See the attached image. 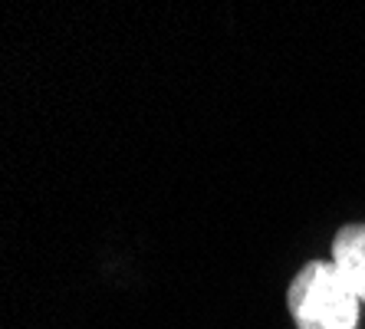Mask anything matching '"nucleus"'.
<instances>
[{"instance_id":"obj_2","label":"nucleus","mask_w":365,"mask_h":329,"mask_svg":"<svg viewBox=\"0 0 365 329\" xmlns=\"http://www.w3.org/2000/svg\"><path fill=\"white\" fill-rule=\"evenodd\" d=\"M332 263L342 273L352 293L365 303V221L362 224H349L332 241Z\"/></svg>"},{"instance_id":"obj_1","label":"nucleus","mask_w":365,"mask_h":329,"mask_svg":"<svg viewBox=\"0 0 365 329\" xmlns=\"http://www.w3.org/2000/svg\"><path fill=\"white\" fill-rule=\"evenodd\" d=\"M287 306L299 329H356L359 300L336 263L309 260L289 283Z\"/></svg>"}]
</instances>
